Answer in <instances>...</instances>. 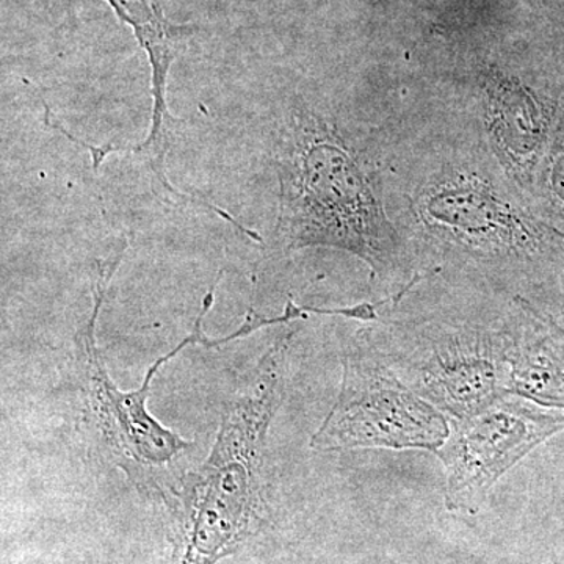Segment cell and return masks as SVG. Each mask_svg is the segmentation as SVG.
<instances>
[{
  "instance_id": "9c48e42d",
  "label": "cell",
  "mask_w": 564,
  "mask_h": 564,
  "mask_svg": "<svg viewBox=\"0 0 564 564\" xmlns=\"http://www.w3.org/2000/svg\"><path fill=\"white\" fill-rule=\"evenodd\" d=\"M120 21L132 29L133 35L147 52L151 68V126L147 139L132 148L137 154L150 158L152 170L166 188L170 187L166 177L165 159L169 152L170 120L166 106L169 76L174 61L180 55L182 44L195 33L193 25L174 24L166 17V0H106Z\"/></svg>"
},
{
  "instance_id": "277c9868",
  "label": "cell",
  "mask_w": 564,
  "mask_h": 564,
  "mask_svg": "<svg viewBox=\"0 0 564 564\" xmlns=\"http://www.w3.org/2000/svg\"><path fill=\"white\" fill-rule=\"evenodd\" d=\"M448 434L451 423L443 411L404 384L380 347L359 334L344 350L339 395L310 447L317 452L389 448L436 454Z\"/></svg>"
},
{
  "instance_id": "ba28073f",
  "label": "cell",
  "mask_w": 564,
  "mask_h": 564,
  "mask_svg": "<svg viewBox=\"0 0 564 564\" xmlns=\"http://www.w3.org/2000/svg\"><path fill=\"white\" fill-rule=\"evenodd\" d=\"M485 131L497 161L514 180L527 182L547 148L551 113L518 74L488 68L480 74Z\"/></svg>"
},
{
  "instance_id": "30bf717a",
  "label": "cell",
  "mask_w": 564,
  "mask_h": 564,
  "mask_svg": "<svg viewBox=\"0 0 564 564\" xmlns=\"http://www.w3.org/2000/svg\"><path fill=\"white\" fill-rule=\"evenodd\" d=\"M500 334L511 395L564 410V329L518 296Z\"/></svg>"
},
{
  "instance_id": "5b68a950",
  "label": "cell",
  "mask_w": 564,
  "mask_h": 564,
  "mask_svg": "<svg viewBox=\"0 0 564 564\" xmlns=\"http://www.w3.org/2000/svg\"><path fill=\"white\" fill-rule=\"evenodd\" d=\"M415 220L430 242L456 259L494 269L532 262L547 231L484 174L445 170L414 199Z\"/></svg>"
},
{
  "instance_id": "8992f818",
  "label": "cell",
  "mask_w": 564,
  "mask_h": 564,
  "mask_svg": "<svg viewBox=\"0 0 564 564\" xmlns=\"http://www.w3.org/2000/svg\"><path fill=\"white\" fill-rule=\"evenodd\" d=\"M381 352L404 384L455 419L511 395L500 332L432 323L395 334Z\"/></svg>"
},
{
  "instance_id": "3957f363",
  "label": "cell",
  "mask_w": 564,
  "mask_h": 564,
  "mask_svg": "<svg viewBox=\"0 0 564 564\" xmlns=\"http://www.w3.org/2000/svg\"><path fill=\"white\" fill-rule=\"evenodd\" d=\"M129 243L126 239L115 245L107 258L96 261L91 285V311L74 340V369L77 383L84 395L85 406L95 429L101 434L118 466L131 480L151 486L161 491L155 475L170 466L174 459L193 447L173 430L166 429L148 410L151 383L166 362L172 361L188 345L214 348L243 339L254 333L250 322H243L236 333L225 337H209L204 334L203 323L214 304V289L204 296L203 307L196 317L192 333L185 336L172 351L159 358L148 369L143 383L137 391H121L111 380L101 348L98 345V321L111 278L117 273Z\"/></svg>"
},
{
  "instance_id": "7a4b0ae2",
  "label": "cell",
  "mask_w": 564,
  "mask_h": 564,
  "mask_svg": "<svg viewBox=\"0 0 564 564\" xmlns=\"http://www.w3.org/2000/svg\"><path fill=\"white\" fill-rule=\"evenodd\" d=\"M292 337L281 334L263 352L226 404L207 458L162 497L173 516L170 564H218L262 529L267 436L284 399Z\"/></svg>"
},
{
  "instance_id": "52a82bcc",
  "label": "cell",
  "mask_w": 564,
  "mask_h": 564,
  "mask_svg": "<svg viewBox=\"0 0 564 564\" xmlns=\"http://www.w3.org/2000/svg\"><path fill=\"white\" fill-rule=\"evenodd\" d=\"M564 430V414L507 395L455 419L436 452L445 467V505L456 513L480 510L492 486L533 448Z\"/></svg>"
},
{
  "instance_id": "6da1fadb",
  "label": "cell",
  "mask_w": 564,
  "mask_h": 564,
  "mask_svg": "<svg viewBox=\"0 0 564 564\" xmlns=\"http://www.w3.org/2000/svg\"><path fill=\"white\" fill-rule=\"evenodd\" d=\"M273 166L284 250L347 251L375 278L406 267V248L386 214L372 165L336 118L296 99L278 131Z\"/></svg>"
}]
</instances>
